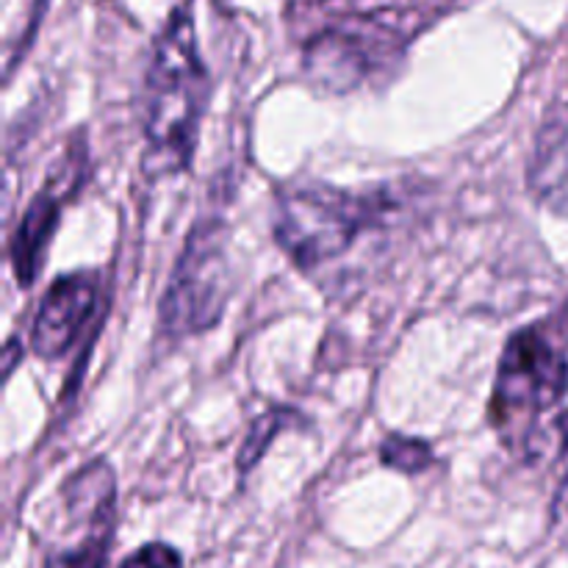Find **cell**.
Wrapping results in <instances>:
<instances>
[{
	"instance_id": "cell-11",
	"label": "cell",
	"mask_w": 568,
	"mask_h": 568,
	"mask_svg": "<svg viewBox=\"0 0 568 568\" xmlns=\"http://www.w3.org/2000/svg\"><path fill=\"white\" fill-rule=\"evenodd\" d=\"M120 568H183V564L181 555L166 547V544H148L139 552H133L131 558L122 560Z\"/></svg>"
},
{
	"instance_id": "cell-9",
	"label": "cell",
	"mask_w": 568,
	"mask_h": 568,
	"mask_svg": "<svg viewBox=\"0 0 568 568\" xmlns=\"http://www.w3.org/2000/svg\"><path fill=\"white\" fill-rule=\"evenodd\" d=\"M292 419H300L292 410H270V414L261 416L253 427H250V436L244 442L242 455H239V471H250L261 460V455L266 453L270 442L275 438L277 430H283L286 425H292Z\"/></svg>"
},
{
	"instance_id": "cell-5",
	"label": "cell",
	"mask_w": 568,
	"mask_h": 568,
	"mask_svg": "<svg viewBox=\"0 0 568 568\" xmlns=\"http://www.w3.org/2000/svg\"><path fill=\"white\" fill-rule=\"evenodd\" d=\"M94 308H98V277L89 272L55 277L33 316V353L48 361L61 358L81 338Z\"/></svg>"
},
{
	"instance_id": "cell-8",
	"label": "cell",
	"mask_w": 568,
	"mask_h": 568,
	"mask_svg": "<svg viewBox=\"0 0 568 568\" xmlns=\"http://www.w3.org/2000/svg\"><path fill=\"white\" fill-rule=\"evenodd\" d=\"M381 458L388 469L416 475V471L427 469V466L433 464V449L430 444L422 442V438L388 436L386 444L381 447Z\"/></svg>"
},
{
	"instance_id": "cell-12",
	"label": "cell",
	"mask_w": 568,
	"mask_h": 568,
	"mask_svg": "<svg viewBox=\"0 0 568 568\" xmlns=\"http://www.w3.org/2000/svg\"><path fill=\"white\" fill-rule=\"evenodd\" d=\"M566 497H568V483H566Z\"/></svg>"
},
{
	"instance_id": "cell-4",
	"label": "cell",
	"mask_w": 568,
	"mask_h": 568,
	"mask_svg": "<svg viewBox=\"0 0 568 568\" xmlns=\"http://www.w3.org/2000/svg\"><path fill=\"white\" fill-rule=\"evenodd\" d=\"M227 292L231 281L220 231L214 225H197L161 300V331L172 338L209 331L225 311Z\"/></svg>"
},
{
	"instance_id": "cell-2",
	"label": "cell",
	"mask_w": 568,
	"mask_h": 568,
	"mask_svg": "<svg viewBox=\"0 0 568 568\" xmlns=\"http://www.w3.org/2000/svg\"><path fill=\"white\" fill-rule=\"evenodd\" d=\"M392 211L394 200L383 192L361 194L327 183H305L277 197L272 231L283 253L300 270L311 272L349 253Z\"/></svg>"
},
{
	"instance_id": "cell-6",
	"label": "cell",
	"mask_w": 568,
	"mask_h": 568,
	"mask_svg": "<svg viewBox=\"0 0 568 568\" xmlns=\"http://www.w3.org/2000/svg\"><path fill=\"white\" fill-rule=\"evenodd\" d=\"M67 192H53V186L42 189L31 205L22 214L20 225H17L14 239H11V270L20 286H31L37 281L39 270H42L44 253L53 239L55 227H59L61 203H64Z\"/></svg>"
},
{
	"instance_id": "cell-7",
	"label": "cell",
	"mask_w": 568,
	"mask_h": 568,
	"mask_svg": "<svg viewBox=\"0 0 568 568\" xmlns=\"http://www.w3.org/2000/svg\"><path fill=\"white\" fill-rule=\"evenodd\" d=\"M530 192L558 216H568V111L538 136L530 161Z\"/></svg>"
},
{
	"instance_id": "cell-10",
	"label": "cell",
	"mask_w": 568,
	"mask_h": 568,
	"mask_svg": "<svg viewBox=\"0 0 568 568\" xmlns=\"http://www.w3.org/2000/svg\"><path fill=\"white\" fill-rule=\"evenodd\" d=\"M111 530H100L89 536L87 541L78 544L75 549L53 555L44 568H105V549H109Z\"/></svg>"
},
{
	"instance_id": "cell-3",
	"label": "cell",
	"mask_w": 568,
	"mask_h": 568,
	"mask_svg": "<svg viewBox=\"0 0 568 568\" xmlns=\"http://www.w3.org/2000/svg\"><path fill=\"white\" fill-rule=\"evenodd\" d=\"M568 392L566 353L541 325L521 327L508 338L499 358L491 397V425L510 449L538 453V422Z\"/></svg>"
},
{
	"instance_id": "cell-1",
	"label": "cell",
	"mask_w": 568,
	"mask_h": 568,
	"mask_svg": "<svg viewBox=\"0 0 568 568\" xmlns=\"http://www.w3.org/2000/svg\"><path fill=\"white\" fill-rule=\"evenodd\" d=\"M209 100V75L197 55L194 28L186 14H172L159 37L144 81L142 128L155 175L186 170L197 148L200 120Z\"/></svg>"
}]
</instances>
